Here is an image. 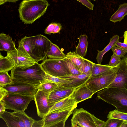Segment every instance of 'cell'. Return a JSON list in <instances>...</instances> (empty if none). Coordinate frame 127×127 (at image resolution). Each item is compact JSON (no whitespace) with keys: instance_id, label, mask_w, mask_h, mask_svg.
<instances>
[{"instance_id":"obj_1","label":"cell","mask_w":127,"mask_h":127,"mask_svg":"<svg viewBox=\"0 0 127 127\" xmlns=\"http://www.w3.org/2000/svg\"><path fill=\"white\" fill-rule=\"evenodd\" d=\"M49 5L47 0H23L18 9L20 19L31 24L43 15Z\"/></svg>"},{"instance_id":"obj_2","label":"cell","mask_w":127,"mask_h":127,"mask_svg":"<svg viewBox=\"0 0 127 127\" xmlns=\"http://www.w3.org/2000/svg\"><path fill=\"white\" fill-rule=\"evenodd\" d=\"M11 71L12 79L21 82L39 86L47 81L46 79V73L40 64L38 63L25 68L14 66Z\"/></svg>"},{"instance_id":"obj_3","label":"cell","mask_w":127,"mask_h":127,"mask_svg":"<svg viewBox=\"0 0 127 127\" xmlns=\"http://www.w3.org/2000/svg\"><path fill=\"white\" fill-rule=\"evenodd\" d=\"M97 97L114 106L118 111L127 113V90L108 87L99 91Z\"/></svg>"},{"instance_id":"obj_4","label":"cell","mask_w":127,"mask_h":127,"mask_svg":"<svg viewBox=\"0 0 127 127\" xmlns=\"http://www.w3.org/2000/svg\"><path fill=\"white\" fill-rule=\"evenodd\" d=\"M71 120L73 127H104V121L82 108L75 109Z\"/></svg>"},{"instance_id":"obj_5","label":"cell","mask_w":127,"mask_h":127,"mask_svg":"<svg viewBox=\"0 0 127 127\" xmlns=\"http://www.w3.org/2000/svg\"><path fill=\"white\" fill-rule=\"evenodd\" d=\"M116 75V70L114 66L101 74L90 77L85 83L94 94L108 88L114 81Z\"/></svg>"},{"instance_id":"obj_6","label":"cell","mask_w":127,"mask_h":127,"mask_svg":"<svg viewBox=\"0 0 127 127\" xmlns=\"http://www.w3.org/2000/svg\"><path fill=\"white\" fill-rule=\"evenodd\" d=\"M32 100H34V96L8 93L1 101L4 104L6 109L16 111L24 112Z\"/></svg>"},{"instance_id":"obj_7","label":"cell","mask_w":127,"mask_h":127,"mask_svg":"<svg viewBox=\"0 0 127 127\" xmlns=\"http://www.w3.org/2000/svg\"><path fill=\"white\" fill-rule=\"evenodd\" d=\"M51 42L46 36L41 34L31 36L32 52L38 62L47 57V54L50 50Z\"/></svg>"},{"instance_id":"obj_8","label":"cell","mask_w":127,"mask_h":127,"mask_svg":"<svg viewBox=\"0 0 127 127\" xmlns=\"http://www.w3.org/2000/svg\"><path fill=\"white\" fill-rule=\"evenodd\" d=\"M40 64L46 73L53 76L59 77L71 74L63 59H50L46 57Z\"/></svg>"},{"instance_id":"obj_9","label":"cell","mask_w":127,"mask_h":127,"mask_svg":"<svg viewBox=\"0 0 127 127\" xmlns=\"http://www.w3.org/2000/svg\"><path fill=\"white\" fill-rule=\"evenodd\" d=\"M75 108L73 107L48 113L43 118L44 127H64L66 121Z\"/></svg>"},{"instance_id":"obj_10","label":"cell","mask_w":127,"mask_h":127,"mask_svg":"<svg viewBox=\"0 0 127 127\" xmlns=\"http://www.w3.org/2000/svg\"><path fill=\"white\" fill-rule=\"evenodd\" d=\"M38 86L12 79L11 83L2 87L8 93L34 96L38 90Z\"/></svg>"},{"instance_id":"obj_11","label":"cell","mask_w":127,"mask_h":127,"mask_svg":"<svg viewBox=\"0 0 127 127\" xmlns=\"http://www.w3.org/2000/svg\"><path fill=\"white\" fill-rule=\"evenodd\" d=\"M6 57L14 66L22 68L29 67L37 63L27 54L17 48L7 52Z\"/></svg>"},{"instance_id":"obj_12","label":"cell","mask_w":127,"mask_h":127,"mask_svg":"<svg viewBox=\"0 0 127 127\" xmlns=\"http://www.w3.org/2000/svg\"><path fill=\"white\" fill-rule=\"evenodd\" d=\"M116 75L114 81L108 87H116L127 90V54L115 66Z\"/></svg>"},{"instance_id":"obj_13","label":"cell","mask_w":127,"mask_h":127,"mask_svg":"<svg viewBox=\"0 0 127 127\" xmlns=\"http://www.w3.org/2000/svg\"><path fill=\"white\" fill-rule=\"evenodd\" d=\"M76 88L66 86L63 84H59L49 95V105L52 107L57 102L71 96Z\"/></svg>"},{"instance_id":"obj_14","label":"cell","mask_w":127,"mask_h":127,"mask_svg":"<svg viewBox=\"0 0 127 127\" xmlns=\"http://www.w3.org/2000/svg\"><path fill=\"white\" fill-rule=\"evenodd\" d=\"M49 95L38 89L34 95L37 115L41 118H44L48 114L52 107L48 104Z\"/></svg>"},{"instance_id":"obj_15","label":"cell","mask_w":127,"mask_h":127,"mask_svg":"<svg viewBox=\"0 0 127 127\" xmlns=\"http://www.w3.org/2000/svg\"><path fill=\"white\" fill-rule=\"evenodd\" d=\"M94 94L85 83L76 88L71 95L77 103L91 98Z\"/></svg>"},{"instance_id":"obj_16","label":"cell","mask_w":127,"mask_h":127,"mask_svg":"<svg viewBox=\"0 0 127 127\" xmlns=\"http://www.w3.org/2000/svg\"><path fill=\"white\" fill-rule=\"evenodd\" d=\"M77 104L71 96L55 103L51 108L48 113L73 107L76 108Z\"/></svg>"},{"instance_id":"obj_17","label":"cell","mask_w":127,"mask_h":127,"mask_svg":"<svg viewBox=\"0 0 127 127\" xmlns=\"http://www.w3.org/2000/svg\"><path fill=\"white\" fill-rule=\"evenodd\" d=\"M90 77L89 75L82 73L77 75H67L59 77L73 80L71 83L63 85L66 86L77 88L85 83Z\"/></svg>"},{"instance_id":"obj_18","label":"cell","mask_w":127,"mask_h":127,"mask_svg":"<svg viewBox=\"0 0 127 127\" xmlns=\"http://www.w3.org/2000/svg\"><path fill=\"white\" fill-rule=\"evenodd\" d=\"M0 117L4 121L8 127H26L24 122L12 112L5 111L0 114Z\"/></svg>"},{"instance_id":"obj_19","label":"cell","mask_w":127,"mask_h":127,"mask_svg":"<svg viewBox=\"0 0 127 127\" xmlns=\"http://www.w3.org/2000/svg\"><path fill=\"white\" fill-rule=\"evenodd\" d=\"M0 50L7 52L13 51L17 49L15 43L8 34L3 33L0 34Z\"/></svg>"},{"instance_id":"obj_20","label":"cell","mask_w":127,"mask_h":127,"mask_svg":"<svg viewBox=\"0 0 127 127\" xmlns=\"http://www.w3.org/2000/svg\"><path fill=\"white\" fill-rule=\"evenodd\" d=\"M31 40V36H25L19 41L18 47L17 49L27 54L38 63L37 59L32 52Z\"/></svg>"},{"instance_id":"obj_21","label":"cell","mask_w":127,"mask_h":127,"mask_svg":"<svg viewBox=\"0 0 127 127\" xmlns=\"http://www.w3.org/2000/svg\"><path fill=\"white\" fill-rule=\"evenodd\" d=\"M119 37L118 35L113 36L110 39L109 44L102 51L98 50V53L96 57V59L98 64H101L104 55L109 51L113 46H115L116 42L119 40Z\"/></svg>"},{"instance_id":"obj_22","label":"cell","mask_w":127,"mask_h":127,"mask_svg":"<svg viewBox=\"0 0 127 127\" xmlns=\"http://www.w3.org/2000/svg\"><path fill=\"white\" fill-rule=\"evenodd\" d=\"M88 37L85 34L80 35L78 43L76 48L75 52L84 57L86 54L88 47Z\"/></svg>"},{"instance_id":"obj_23","label":"cell","mask_w":127,"mask_h":127,"mask_svg":"<svg viewBox=\"0 0 127 127\" xmlns=\"http://www.w3.org/2000/svg\"><path fill=\"white\" fill-rule=\"evenodd\" d=\"M127 15V3H124L119 6L118 10L112 15L110 20L114 23L120 22Z\"/></svg>"},{"instance_id":"obj_24","label":"cell","mask_w":127,"mask_h":127,"mask_svg":"<svg viewBox=\"0 0 127 127\" xmlns=\"http://www.w3.org/2000/svg\"><path fill=\"white\" fill-rule=\"evenodd\" d=\"M49 59H63L65 57V55L56 44L51 43L50 51L47 54Z\"/></svg>"},{"instance_id":"obj_25","label":"cell","mask_w":127,"mask_h":127,"mask_svg":"<svg viewBox=\"0 0 127 127\" xmlns=\"http://www.w3.org/2000/svg\"><path fill=\"white\" fill-rule=\"evenodd\" d=\"M65 57L69 59L79 70L85 59L74 51L68 52L65 55Z\"/></svg>"},{"instance_id":"obj_26","label":"cell","mask_w":127,"mask_h":127,"mask_svg":"<svg viewBox=\"0 0 127 127\" xmlns=\"http://www.w3.org/2000/svg\"><path fill=\"white\" fill-rule=\"evenodd\" d=\"M114 67L107 65L94 64L90 77L101 74L112 69Z\"/></svg>"},{"instance_id":"obj_27","label":"cell","mask_w":127,"mask_h":127,"mask_svg":"<svg viewBox=\"0 0 127 127\" xmlns=\"http://www.w3.org/2000/svg\"><path fill=\"white\" fill-rule=\"evenodd\" d=\"M14 67L11 62L6 56L3 57L0 53V72H8Z\"/></svg>"},{"instance_id":"obj_28","label":"cell","mask_w":127,"mask_h":127,"mask_svg":"<svg viewBox=\"0 0 127 127\" xmlns=\"http://www.w3.org/2000/svg\"><path fill=\"white\" fill-rule=\"evenodd\" d=\"M12 113L18 117L24 123L26 127H32L34 120L29 117L24 112L14 111Z\"/></svg>"},{"instance_id":"obj_29","label":"cell","mask_w":127,"mask_h":127,"mask_svg":"<svg viewBox=\"0 0 127 127\" xmlns=\"http://www.w3.org/2000/svg\"><path fill=\"white\" fill-rule=\"evenodd\" d=\"M59 84L52 82L47 81L40 85L38 89L50 95Z\"/></svg>"},{"instance_id":"obj_30","label":"cell","mask_w":127,"mask_h":127,"mask_svg":"<svg viewBox=\"0 0 127 127\" xmlns=\"http://www.w3.org/2000/svg\"><path fill=\"white\" fill-rule=\"evenodd\" d=\"M94 63L90 61L85 59L80 71L83 74L90 76Z\"/></svg>"},{"instance_id":"obj_31","label":"cell","mask_w":127,"mask_h":127,"mask_svg":"<svg viewBox=\"0 0 127 127\" xmlns=\"http://www.w3.org/2000/svg\"><path fill=\"white\" fill-rule=\"evenodd\" d=\"M107 118L108 119L115 118L127 121V113L115 110L109 112Z\"/></svg>"},{"instance_id":"obj_32","label":"cell","mask_w":127,"mask_h":127,"mask_svg":"<svg viewBox=\"0 0 127 127\" xmlns=\"http://www.w3.org/2000/svg\"><path fill=\"white\" fill-rule=\"evenodd\" d=\"M63 60L71 74L77 75L82 74L69 59L65 57L63 59Z\"/></svg>"},{"instance_id":"obj_33","label":"cell","mask_w":127,"mask_h":127,"mask_svg":"<svg viewBox=\"0 0 127 127\" xmlns=\"http://www.w3.org/2000/svg\"><path fill=\"white\" fill-rule=\"evenodd\" d=\"M46 79L58 84H66L71 83L73 80H67L61 78L53 76L46 73Z\"/></svg>"},{"instance_id":"obj_34","label":"cell","mask_w":127,"mask_h":127,"mask_svg":"<svg viewBox=\"0 0 127 127\" xmlns=\"http://www.w3.org/2000/svg\"><path fill=\"white\" fill-rule=\"evenodd\" d=\"M12 79L8 72H0V87H2L11 83Z\"/></svg>"},{"instance_id":"obj_35","label":"cell","mask_w":127,"mask_h":127,"mask_svg":"<svg viewBox=\"0 0 127 127\" xmlns=\"http://www.w3.org/2000/svg\"><path fill=\"white\" fill-rule=\"evenodd\" d=\"M124 121L115 118H108L105 122L104 127H120Z\"/></svg>"},{"instance_id":"obj_36","label":"cell","mask_w":127,"mask_h":127,"mask_svg":"<svg viewBox=\"0 0 127 127\" xmlns=\"http://www.w3.org/2000/svg\"><path fill=\"white\" fill-rule=\"evenodd\" d=\"M121 60L120 57L113 53L111 56L108 65L112 67L115 66L120 63Z\"/></svg>"},{"instance_id":"obj_37","label":"cell","mask_w":127,"mask_h":127,"mask_svg":"<svg viewBox=\"0 0 127 127\" xmlns=\"http://www.w3.org/2000/svg\"><path fill=\"white\" fill-rule=\"evenodd\" d=\"M113 53L115 54L116 55L121 58L124 57L126 53L120 48L116 46H113L111 49Z\"/></svg>"},{"instance_id":"obj_38","label":"cell","mask_w":127,"mask_h":127,"mask_svg":"<svg viewBox=\"0 0 127 127\" xmlns=\"http://www.w3.org/2000/svg\"><path fill=\"white\" fill-rule=\"evenodd\" d=\"M56 24V23H52L50 24L45 30V33L49 35L53 33Z\"/></svg>"},{"instance_id":"obj_39","label":"cell","mask_w":127,"mask_h":127,"mask_svg":"<svg viewBox=\"0 0 127 127\" xmlns=\"http://www.w3.org/2000/svg\"><path fill=\"white\" fill-rule=\"evenodd\" d=\"M85 6L89 9L93 10L94 5L89 0H76Z\"/></svg>"},{"instance_id":"obj_40","label":"cell","mask_w":127,"mask_h":127,"mask_svg":"<svg viewBox=\"0 0 127 127\" xmlns=\"http://www.w3.org/2000/svg\"><path fill=\"white\" fill-rule=\"evenodd\" d=\"M115 46L120 48L127 53V44L120 42L118 41L116 42Z\"/></svg>"},{"instance_id":"obj_41","label":"cell","mask_w":127,"mask_h":127,"mask_svg":"<svg viewBox=\"0 0 127 127\" xmlns=\"http://www.w3.org/2000/svg\"><path fill=\"white\" fill-rule=\"evenodd\" d=\"M44 118L38 121H34L32 127H44Z\"/></svg>"},{"instance_id":"obj_42","label":"cell","mask_w":127,"mask_h":127,"mask_svg":"<svg viewBox=\"0 0 127 127\" xmlns=\"http://www.w3.org/2000/svg\"><path fill=\"white\" fill-rule=\"evenodd\" d=\"M8 92L2 87H0V101L7 94Z\"/></svg>"},{"instance_id":"obj_43","label":"cell","mask_w":127,"mask_h":127,"mask_svg":"<svg viewBox=\"0 0 127 127\" xmlns=\"http://www.w3.org/2000/svg\"><path fill=\"white\" fill-rule=\"evenodd\" d=\"M62 28V26L60 23H57L53 33L54 34L56 33H60V31Z\"/></svg>"},{"instance_id":"obj_44","label":"cell","mask_w":127,"mask_h":127,"mask_svg":"<svg viewBox=\"0 0 127 127\" xmlns=\"http://www.w3.org/2000/svg\"><path fill=\"white\" fill-rule=\"evenodd\" d=\"M6 109L4 103L1 101H0V114L5 111Z\"/></svg>"},{"instance_id":"obj_45","label":"cell","mask_w":127,"mask_h":127,"mask_svg":"<svg viewBox=\"0 0 127 127\" xmlns=\"http://www.w3.org/2000/svg\"><path fill=\"white\" fill-rule=\"evenodd\" d=\"M123 36L124 37V43L127 44V30L124 32Z\"/></svg>"},{"instance_id":"obj_46","label":"cell","mask_w":127,"mask_h":127,"mask_svg":"<svg viewBox=\"0 0 127 127\" xmlns=\"http://www.w3.org/2000/svg\"><path fill=\"white\" fill-rule=\"evenodd\" d=\"M120 127H127V121H124Z\"/></svg>"},{"instance_id":"obj_47","label":"cell","mask_w":127,"mask_h":127,"mask_svg":"<svg viewBox=\"0 0 127 127\" xmlns=\"http://www.w3.org/2000/svg\"><path fill=\"white\" fill-rule=\"evenodd\" d=\"M20 0H6L7 2H15Z\"/></svg>"},{"instance_id":"obj_48","label":"cell","mask_w":127,"mask_h":127,"mask_svg":"<svg viewBox=\"0 0 127 127\" xmlns=\"http://www.w3.org/2000/svg\"><path fill=\"white\" fill-rule=\"evenodd\" d=\"M6 2H7L6 0H0V5L3 4Z\"/></svg>"},{"instance_id":"obj_49","label":"cell","mask_w":127,"mask_h":127,"mask_svg":"<svg viewBox=\"0 0 127 127\" xmlns=\"http://www.w3.org/2000/svg\"></svg>"}]
</instances>
